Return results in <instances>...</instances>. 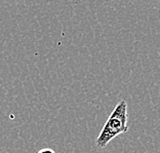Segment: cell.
Masks as SVG:
<instances>
[{"instance_id":"obj_1","label":"cell","mask_w":160,"mask_h":153,"mask_svg":"<svg viewBox=\"0 0 160 153\" xmlns=\"http://www.w3.org/2000/svg\"><path fill=\"white\" fill-rule=\"evenodd\" d=\"M128 112L125 100L119 101L96 139L98 148L103 149L121 134L128 132Z\"/></svg>"},{"instance_id":"obj_2","label":"cell","mask_w":160,"mask_h":153,"mask_svg":"<svg viewBox=\"0 0 160 153\" xmlns=\"http://www.w3.org/2000/svg\"><path fill=\"white\" fill-rule=\"evenodd\" d=\"M37 153H56V152L50 148H43V149H41V150H39Z\"/></svg>"}]
</instances>
